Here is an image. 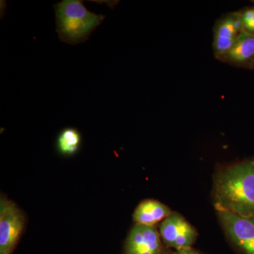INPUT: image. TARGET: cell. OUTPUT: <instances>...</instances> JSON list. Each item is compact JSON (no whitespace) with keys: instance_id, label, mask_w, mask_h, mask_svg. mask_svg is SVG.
I'll list each match as a JSON object with an SVG mask.
<instances>
[{"instance_id":"277c9868","label":"cell","mask_w":254,"mask_h":254,"mask_svg":"<svg viewBox=\"0 0 254 254\" xmlns=\"http://www.w3.org/2000/svg\"><path fill=\"white\" fill-rule=\"evenodd\" d=\"M24 215L14 202L1 200L0 254H11L25 227Z\"/></svg>"},{"instance_id":"6da1fadb","label":"cell","mask_w":254,"mask_h":254,"mask_svg":"<svg viewBox=\"0 0 254 254\" xmlns=\"http://www.w3.org/2000/svg\"><path fill=\"white\" fill-rule=\"evenodd\" d=\"M213 184L215 208L254 218V160H245L219 169Z\"/></svg>"},{"instance_id":"3957f363","label":"cell","mask_w":254,"mask_h":254,"mask_svg":"<svg viewBox=\"0 0 254 254\" xmlns=\"http://www.w3.org/2000/svg\"><path fill=\"white\" fill-rule=\"evenodd\" d=\"M216 209L219 220L227 236L244 254H254V218Z\"/></svg>"},{"instance_id":"8992f818","label":"cell","mask_w":254,"mask_h":254,"mask_svg":"<svg viewBox=\"0 0 254 254\" xmlns=\"http://www.w3.org/2000/svg\"><path fill=\"white\" fill-rule=\"evenodd\" d=\"M243 31L240 11L227 13L219 18L213 27L212 47L215 58L220 60L230 50Z\"/></svg>"},{"instance_id":"7c38bea8","label":"cell","mask_w":254,"mask_h":254,"mask_svg":"<svg viewBox=\"0 0 254 254\" xmlns=\"http://www.w3.org/2000/svg\"><path fill=\"white\" fill-rule=\"evenodd\" d=\"M173 254H200L196 251L193 250L191 247L190 248L182 249V250H175Z\"/></svg>"},{"instance_id":"8fae6325","label":"cell","mask_w":254,"mask_h":254,"mask_svg":"<svg viewBox=\"0 0 254 254\" xmlns=\"http://www.w3.org/2000/svg\"><path fill=\"white\" fill-rule=\"evenodd\" d=\"M244 31L254 35V6L240 10Z\"/></svg>"},{"instance_id":"30bf717a","label":"cell","mask_w":254,"mask_h":254,"mask_svg":"<svg viewBox=\"0 0 254 254\" xmlns=\"http://www.w3.org/2000/svg\"><path fill=\"white\" fill-rule=\"evenodd\" d=\"M81 142V134L76 128H66L58 137V148L62 154L73 155L78 151Z\"/></svg>"},{"instance_id":"52a82bcc","label":"cell","mask_w":254,"mask_h":254,"mask_svg":"<svg viewBox=\"0 0 254 254\" xmlns=\"http://www.w3.org/2000/svg\"><path fill=\"white\" fill-rule=\"evenodd\" d=\"M125 254H164L156 227L135 224L125 242Z\"/></svg>"},{"instance_id":"2e32d148","label":"cell","mask_w":254,"mask_h":254,"mask_svg":"<svg viewBox=\"0 0 254 254\" xmlns=\"http://www.w3.org/2000/svg\"></svg>"},{"instance_id":"7a4b0ae2","label":"cell","mask_w":254,"mask_h":254,"mask_svg":"<svg viewBox=\"0 0 254 254\" xmlns=\"http://www.w3.org/2000/svg\"><path fill=\"white\" fill-rule=\"evenodd\" d=\"M55 9L60 40L69 44L87 41L105 18L90 11L79 0H64L55 5Z\"/></svg>"},{"instance_id":"5bb4252c","label":"cell","mask_w":254,"mask_h":254,"mask_svg":"<svg viewBox=\"0 0 254 254\" xmlns=\"http://www.w3.org/2000/svg\"><path fill=\"white\" fill-rule=\"evenodd\" d=\"M164 254H173V253L170 254V253H167V252H166V253H164Z\"/></svg>"},{"instance_id":"9c48e42d","label":"cell","mask_w":254,"mask_h":254,"mask_svg":"<svg viewBox=\"0 0 254 254\" xmlns=\"http://www.w3.org/2000/svg\"><path fill=\"white\" fill-rule=\"evenodd\" d=\"M171 213L167 205L158 200L147 199L137 206L133 213V220L137 224L155 226V224L166 218Z\"/></svg>"},{"instance_id":"9a60e30c","label":"cell","mask_w":254,"mask_h":254,"mask_svg":"<svg viewBox=\"0 0 254 254\" xmlns=\"http://www.w3.org/2000/svg\"></svg>"},{"instance_id":"ba28073f","label":"cell","mask_w":254,"mask_h":254,"mask_svg":"<svg viewBox=\"0 0 254 254\" xmlns=\"http://www.w3.org/2000/svg\"><path fill=\"white\" fill-rule=\"evenodd\" d=\"M218 61L235 67L252 70L254 63V35L242 32L232 48Z\"/></svg>"},{"instance_id":"5b68a950","label":"cell","mask_w":254,"mask_h":254,"mask_svg":"<svg viewBox=\"0 0 254 254\" xmlns=\"http://www.w3.org/2000/svg\"><path fill=\"white\" fill-rule=\"evenodd\" d=\"M159 232L164 244L175 250L190 248L198 236L194 227L176 212H172L164 219Z\"/></svg>"},{"instance_id":"4fadbf2b","label":"cell","mask_w":254,"mask_h":254,"mask_svg":"<svg viewBox=\"0 0 254 254\" xmlns=\"http://www.w3.org/2000/svg\"><path fill=\"white\" fill-rule=\"evenodd\" d=\"M252 70H253V71H254V65H253V67H252Z\"/></svg>"}]
</instances>
